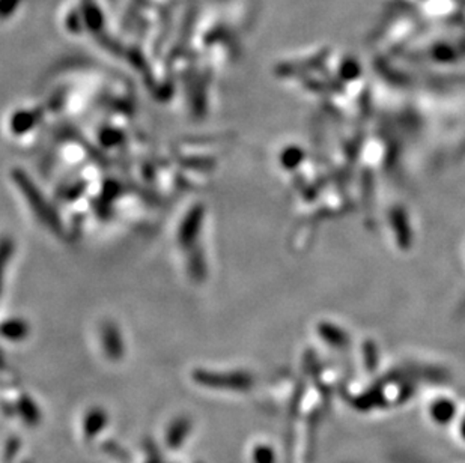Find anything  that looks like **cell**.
I'll return each instance as SVG.
<instances>
[{
	"instance_id": "obj_3",
	"label": "cell",
	"mask_w": 465,
	"mask_h": 463,
	"mask_svg": "<svg viewBox=\"0 0 465 463\" xmlns=\"http://www.w3.org/2000/svg\"><path fill=\"white\" fill-rule=\"evenodd\" d=\"M9 256V242L0 245V281H2V276H4V268L6 265Z\"/></svg>"
},
{
	"instance_id": "obj_1",
	"label": "cell",
	"mask_w": 465,
	"mask_h": 463,
	"mask_svg": "<svg viewBox=\"0 0 465 463\" xmlns=\"http://www.w3.org/2000/svg\"><path fill=\"white\" fill-rule=\"evenodd\" d=\"M18 185L22 188V192L26 194L27 202L32 206L34 212L40 217L41 222H45V224H49L52 228L56 229L57 220L54 217V212L50 210V205L45 201V197L41 194L36 187L32 185L31 181L27 180L26 176L20 175L17 180Z\"/></svg>"
},
{
	"instance_id": "obj_2",
	"label": "cell",
	"mask_w": 465,
	"mask_h": 463,
	"mask_svg": "<svg viewBox=\"0 0 465 463\" xmlns=\"http://www.w3.org/2000/svg\"><path fill=\"white\" fill-rule=\"evenodd\" d=\"M199 219L189 217L185 220L184 232H181V242L183 245L187 244V241L193 240L194 236L198 235Z\"/></svg>"
}]
</instances>
